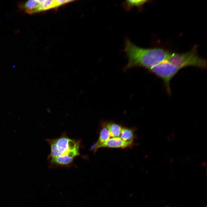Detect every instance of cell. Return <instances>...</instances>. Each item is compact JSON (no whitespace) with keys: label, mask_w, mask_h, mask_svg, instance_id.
<instances>
[{"label":"cell","mask_w":207,"mask_h":207,"mask_svg":"<svg viewBox=\"0 0 207 207\" xmlns=\"http://www.w3.org/2000/svg\"><path fill=\"white\" fill-rule=\"evenodd\" d=\"M124 51L129 61L125 66L126 70L136 66L150 69L152 67L166 61L170 53L161 48L145 49L140 47L126 39L125 42Z\"/></svg>","instance_id":"cell-1"},{"label":"cell","mask_w":207,"mask_h":207,"mask_svg":"<svg viewBox=\"0 0 207 207\" xmlns=\"http://www.w3.org/2000/svg\"><path fill=\"white\" fill-rule=\"evenodd\" d=\"M49 144L50 153L47 160L53 158L63 161L74 160L76 157L81 156L79 153L80 141L75 140L68 137L66 133H64L58 138L45 139Z\"/></svg>","instance_id":"cell-2"},{"label":"cell","mask_w":207,"mask_h":207,"mask_svg":"<svg viewBox=\"0 0 207 207\" xmlns=\"http://www.w3.org/2000/svg\"><path fill=\"white\" fill-rule=\"evenodd\" d=\"M166 61L180 69L189 66L202 69L207 67L206 60L198 56L196 45L185 53H170Z\"/></svg>","instance_id":"cell-3"},{"label":"cell","mask_w":207,"mask_h":207,"mask_svg":"<svg viewBox=\"0 0 207 207\" xmlns=\"http://www.w3.org/2000/svg\"><path fill=\"white\" fill-rule=\"evenodd\" d=\"M180 70L167 61L152 67L149 70L162 78L164 81L168 93H171L170 81Z\"/></svg>","instance_id":"cell-4"},{"label":"cell","mask_w":207,"mask_h":207,"mask_svg":"<svg viewBox=\"0 0 207 207\" xmlns=\"http://www.w3.org/2000/svg\"><path fill=\"white\" fill-rule=\"evenodd\" d=\"M135 144L133 141H125L119 137L110 138L106 142L100 145L99 148L102 147L125 148L131 147Z\"/></svg>","instance_id":"cell-5"},{"label":"cell","mask_w":207,"mask_h":207,"mask_svg":"<svg viewBox=\"0 0 207 207\" xmlns=\"http://www.w3.org/2000/svg\"><path fill=\"white\" fill-rule=\"evenodd\" d=\"M37 12L45 11L74 1L73 0H38Z\"/></svg>","instance_id":"cell-6"},{"label":"cell","mask_w":207,"mask_h":207,"mask_svg":"<svg viewBox=\"0 0 207 207\" xmlns=\"http://www.w3.org/2000/svg\"><path fill=\"white\" fill-rule=\"evenodd\" d=\"M110 136L108 130L104 122L102 124V128L98 140L91 147L89 150L93 151L95 153L100 145L106 142L110 139Z\"/></svg>","instance_id":"cell-7"},{"label":"cell","mask_w":207,"mask_h":207,"mask_svg":"<svg viewBox=\"0 0 207 207\" xmlns=\"http://www.w3.org/2000/svg\"><path fill=\"white\" fill-rule=\"evenodd\" d=\"M105 124L107 128L110 136L113 137H119L123 127L120 124L114 122H105Z\"/></svg>","instance_id":"cell-8"},{"label":"cell","mask_w":207,"mask_h":207,"mask_svg":"<svg viewBox=\"0 0 207 207\" xmlns=\"http://www.w3.org/2000/svg\"><path fill=\"white\" fill-rule=\"evenodd\" d=\"M136 130L134 128L123 127L119 137L125 141H133L136 137L134 132Z\"/></svg>","instance_id":"cell-9"},{"label":"cell","mask_w":207,"mask_h":207,"mask_svg":"<svg viewBox=\"0 0 207 207\" xmlns=\"http://www.w3.org/2000/svg\"><path fill=\"white\" fill-rule=\"evenodd\" d=\"M148 1L147 0H127L123 3V5L124 8L127 11H129L134 7L138 8L142 7L144 4Z\"/></svg>","instance_id":"cell-10"},{"label":"cell","mask_w":207,"mask_h":207,"mask_svg":"<svg viewBox=\"0 0 207 207\" xmlns=\"http://www.w3.org/2000/svg\"><path fill=\"white\" fill-rule=\"evenodd\" d=\"M38 5V0H30L27 1L24 5L26 12L30 14L37 13Z\"/></svg>","instance_id":"cell-11"},{"label":"cell","mask_w":207,"mask_h":207,"mask_svg":"<svg viewBox=\"0 0 207 207\" xmlns=\"http://www.w3.org/2000/svg\"><path fill=\"white\" fill-rule=\"evenodd\" d=\"M174 137L170 135L167 137V140L168 141H171L173 140Z\"/></svg>","instance_id":"cell-12"},{"label":"cell","mask_w":207,"mask_h":207,"mask_svg":"<svg viewBox=\"0 0 207 207\" xmlns=\"http://www.w3.org/2000/svg\"><path fill=\"white\" fill-rule=\"evenodd\" d=\"M200 163L201 166L203 167H205L206 166V163L205 162H201Z\"/></svg>","instance_id":"cell-13"},{"label":"cell","mask_w":207,"mask_h":207,"mask_svg":"<svg viewBox=\"0 0 207 207\" xmlns=\"http://www.w3.org/2000/svg\"><path fill=\"white\" fill-rule=\"evenodd\" d=\"M173 161V159L172 158H171L169 160V162L170 163H172Z\"/></svg>","instance_id":"cell-14"}]
</instances>
